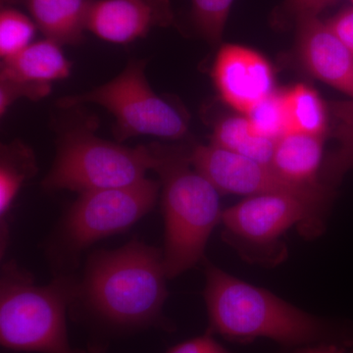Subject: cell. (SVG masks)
<instances>
[{"label":"cell","instance_id":"obj_1","mask_svg":"<svg viewBox=\"0 0 353 353\" xmlns=\"http://www.w3.org/2000/svg\"><path fill=\"white\" fill-rule=\"evenodd\" d=\"M204 292L211 334L250 343L268 339L285 347L333 343L350 345L352 334L308 314L268 290L206 266Z\"/></svg>","mask_w":353,"mask_h":353},{"label":"cell","instance_id":"obj_2","mask_svg":"<svg viewBox=\"0 0 353 353\" xmlns=\"http://www.w3.org/2000/svg\"><path fill=\"white\" fill-rule=\"evenodd\" d=\"M163 252L139 241L94 252L77 290L99 321L115 330L159 327L167 290Z\"/></svg>","mask_w":353,"mask_h":353},{"label":"cell","instance_id":"obj_3","mask_svg":"<svg viewBox=\"0 0 353 353\" xmlns=\"http://www.w3.org/2000/svg\"><path fill=\"white\" fill-rule=\"evenodd\" d=\"M161 179L165 219V271L174 278L202 259L213 229L222 219L219 190L175 150L153 148Z\"/></svg>","mask_w":353,"mask_h":353},{"label":"cell","instance_id":"obj_4","mask_svg":"<svg viewBox=\"0 0 353 353\" xmlns=\"http://www.w3.org/2000/svg\"><path fill=\"white\" fill-rule=\"evenodd\" d=\"M78 287L66 279L34 284L12 263L3 268L0 292V343L15 352L85 353L70 343L66 313Z\"/></svg>","mask_w":353,"mask_h":353},{"label":"cell","instance_id":"obj_5","mask_svg":"<svg viewBox=\"0 0 353 353\" xmlns=\"http://www.w3.org/2000/svg\"><path fill=\"white\" fill-rule=\"evenodd\" d=\"M157 162L153 146L125 148L97 138L90 126L76 127L58 139L57 157L43 187L80 194L129 187L145 180Z\"/></svg>","mask_w":353,"mask_h":353},{"label":"cell","instance_id":"obj_6","mask_svg":"<svg viewBox=\"0 0 353 353\" xmlns=\"http://www.w3.org/2000/svg\"><path fill=\"white\" fill-rule=\"evenodd\" d=\"M145 69L143 60H131L110 82L83 94L62 97L58 106L66 109L83 103L103 106L116 118L115 132L119 139L136 136L183 138L189 129V118L153 92Z\"/></svg>","mask_w":353,"mask_h":353},{"label":"cell","instance_id":"obj_7","mask_svg":"<svg viewBox=\"0 0 353 353\" xmlns=\"http://www.w3.org/2000/svg\"><path fill=\"white\" fill-rule=\"evenodd\" d=\"M159 188L157 181L145 179L129 187L80 194L62 221V252L75 256L94 241L129 229L152 210Z\"/></svg>","mask_w":353,"mask_h":353},{"label":"cell","instance_id":"obj_8","mask_svg":"<svg viewBox=\"0 0 353 353\" xmlns=\"http://www.w3.org/2000/svg\"><path fill=\"white\" fill-rule=\"evenodd\" d=\"M192 166L220 192L255 196L290 194L323 205L329 196L326 185L311 187L290 182L271 165L260 163L214 145H199L189 154Z\"/></svg>","mask_w":353,"mask_h":353},{"label":"cell","instance_id":"obj_9","mask_svg":"<svg viewBox=\"0 0 353 353\" xmlns=\"http://www.w3.org/2000/svg\"><path fill=\"white\" fill-rule=\"evenodd\" d=\"M321 204L290 194H263L246 197L223 211V224L239 239L254 243H272L294 225L311 234L320 228Z\"/></svg>","mask_w":353,"mask_h":353},{"label":"cell","instance_id":"obj_10","mask_svg":"<svg viewBox=\"0 0 353 353\" xmlns=\"http://www.w3.org/2000/svg\"><path fill=\"white\" fill-rule=\"evenodd\" d=\"M212 75L223 101L245 115L274 92L269 62L256 51L236 44L221 48Z\"/></svg>","mask_w":353,"mask_h":353},{"label":"cell","instance_id":"obj_11","mask_svg":"<svg viewBox=\"0 0 353 353\" xmlns=\"http://www.w3.org/2000/svg\"><path fill=\"white\" fill-rule=\"evenodd\" d=\"M173 18L169 0H92L87 30L109 43H128Z\"/></svg>","mask_w":353,"mask_h":353},{"label":"cell","instance_id":"obj_12","mask_svg":"<svg viewBox=\"0 0 353 353\" xmlns=\"http://www.w3.org/2000/svg\"><path fill=\"white\" fill-rule=\"evenodd\" d=\"M299 50L312 75L353 99V57L327 23L299 21Z\"/></svg>","mask_w":353,"mask_h":353},{"label":"cell","instance_id":"obj_13","mask_svg":"<svg viewBox=\"0 0 353 353\" xmlns=\"http://www.w3.org/2000/svg\"><path fill=\"white\" fill-rule=\"evenodd\" d=\"M71 62L61 44L46 39L28 46L12 57L2 60L0 81L30 85H51L70 75Z\"/></svg>","mask_w":353,"mask_h":353},{"label":"cell","instance_id":"obj_14","mask_svg":"<svg viewBox=\"0 0 353 353\" xmlns=\"http://www.w3.org/2000/svg\"><path fill=\"white\" fill-rule=\"evenodd\" d=\"M6 6H22L46 39L61 44L80 43L87 30L92 0H1Z\"/></svg>","mask_w":353,"mask_h":353},{"label":"cell","instance_id":"obj_15","mask_svg":"<svg viewBox=\"0 0 353 353\" xmlns=\"http://www.w3.org/2000/svg\"><path fill=\"white\" fill-rule=\"evenodd\" d=\"M324 137L290 132L276 141L271 166L281 176L299 185L319 187Z\"/></svg>","mask_w":353,"mask_h":353},{"label":"cell","instance_id":"obj_16","mask_svg":"<svg viewBox=\"0 0 353 353\" xmlns=\"http://www.w3.org/2000/svg\"><path fill=\"white\" fill-rule=\"evenodd\" d=\"M275 143L274 139L255 134L245 116H234L220 121L212 136V145L268 165H271Z\"/></svg>","mask_w":353,"mask_h":353},{"label":"cell","instance_id":"obj_17","mask_svg":"<svg viewBox=\"0 0 353 353\" xmlns=\"http://www.w3.org/2000/svg\"><path fill=\"white\" fill-rule=\"evenodd\" d=\"M37 173L36 157L21 141L1 146L0 160V217L3 226L7 213L23 183Z\"/></svg>","mask_w":353,"mask_h":353},{"label":"cell","instance_id":"obj_18","mask_svg":"<svg viewBox=\"0 0 353 353\" xmlns=\"http://www.w3.org/2000/svg\"><path fill=\"white\" fill-rule=\"evenodd\" d=\"M285 92L292 132L324 137L328 114L317 92L306 85H296Z\"/></svg>","mask_w":353,"mask_h":353},{"label":"cell","instance_id":"obj_19","mask_svg":"<svg viewBox=\"0 0 353 353\" xmlns=\"http://www.w3.org/2000/svg\"><path fill=\"white\" fill-rule=\"evenodd\" d=\"M330 111L334 121L333 134L339 146L325 162L322 176L325 183H336L353 168V99L333 102Z\"/></svg>","mask_w":353,"mask_h":353},{"label":"cell","instance_id":"obj_20","mask_svg":"<svg viewBox=\"0 0 353 353\" xmlns=\"http://www.w3.org/2000/svg\"><path fill=\"white\" fill-rule=\"evenodd\" d=\"M245 116L252 131L264 138L277 141L292 132L285 92L274 90Z\"/></svg>","mask_w":353,"mask_h":353},{"label":"cell","instance_id":"obj_21","mask_svg":"<svg viewBox=\"0 0 353 353\" xmlns=\"http://www.w3.org/2000/svg\"><path fill=\"white\" fill-rule=\"evenodd\" d=\"M36 23L24 13L6 6L0 12V57H12L31 44L37 32Z\"/></svg>","mask_w":353,"mask_h":353},{"label":"cell","instance_id":"obj_22","mask_svg":"<svg viewBox=\"0 0 353 353\" xmlns=\"http://www.w3.org/2000/svg\"><path fill=\"white\" fill-rule=\"evenodd\" d=\"M234 0H192V19L197 31L212 44L222 39Z\"/></svg>","mask_w":353,"mask_h":353},{"label":"cell","instance_id":"obj_23","mask_svg":"<svg viewBox=\"0 0 353 353\" xmlns=\"http://www.w3.org/2000/svg\"><path fill=\"white\" fill-rule=\"evenodd\" d=\"M51 85H30L0 81V113L3 115L18 97H26L38 101L50 94Z\"/></svg>","mask_w":353,"mask_h":353},{"label":"cell","instance_id":"obj_24","mask_svg":"<svg viewBox=\"0 0 353 353\" xmlns=\"http://www.w3.org/2000/svg\"><path fill=\"white\" fill-rule=\"evenodd\" d=\"M336 0H285L284 13L299 21L317 17L318 14L333 4Z\"/></svg>","mask_w":353,"mask_h":353},{"label":"cell","instance_id":"obj_25","mask_svg":"<svg viewBox=\"0 0 353 353\" xmlns=\"http://www.w3.org/2000/svg\"><path fill=\"white\" fill-rule=\"evenodd\" d=\"M326 23L353 57V7L345 9Z\"/></svg>","mask_w":353,"mask_h":353},{"label":"cell","instance_id":"obj_26","mask_svg":"<svg viewBox=\"0 0 353 353\" xmlns=\"http://www.w3.org/2000/svg\"><path fill=\"white\" fill-rule=\"evenodd\" d=\"M213 341L214 339H213L212 334L208 332L203 336L179 343L175 347L170 348L167 353H205Z\"/></svg>","mask_w":353,"mask_h":353},{"label":"cell","instance_id":"obj_27","mask_svg":"<svg viewBox=\"0 0 353 353\" xmlns=\"http://www.w3.org/2000/svg\"><path fill=\"white\" fill-rule=\"evenodd\" d=\"M348 347L350 345H341V343H316V345L294 347L287 353H353V350H348Z\"/></svg>","mask_w":353,"mask_h":353},{"label":"cell","instance_id":"obj_28","mask_svg":"<svg viewBox=\"0 0 353 353\" xmlns=\"http://www.w3.org/2000/svg\"><path fill=\"white\" fill-rule=\"evenodd\" d=\"M205 353H231L230 352H228L226 348L223 347L222 345H220V343H218L217 341L215 340L212 341V343H211L210 347L208 348V350H206Z\"/></svg>","mask_w":353,"mask_h":353},{"label":"cell","instance_id":"obj_29","mask_svg":"<svg viewBox=\"0 0 353 353\" xmlns=\"http://www.w3.org/2000/svg\"><path fill=\"white\" fill-rule=\"evenodd\" d=\"M350 1H352V3L353 4V0H350Z\"/></svg>","mask_w":353,"mask_h":353}]
</instances>
